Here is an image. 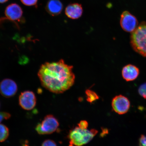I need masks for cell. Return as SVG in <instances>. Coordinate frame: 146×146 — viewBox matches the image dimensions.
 Listing matches in <instances>:
<instances>
[{
	"instance_id": "1",
	"label": "cell",
	"mask_w": 146,
	"mask_h": 146,
	"mask_svg": "<svg viewBox=\"0 0 146 146\" xmlns=\"http://www.w3.org/2000/svg\"><path fill=\"white\" fill-rule=\"evenodd\" d=\"M73 66L68 65L63 59L42 65L38 76L42 86L50 92L61 94L68 90L74 83L75 76Z\"/></svg>"
},
{
	"instance_id": "2",
	"label": "cell",
	"mask_w": 146,
	"mask_h": 146,
	"mask_svg": "<svg viewBox=\"0 0 146 146\" xmlns=\"http://www.w3.org/2000/svg\"><path fill=\"white\" fill-rule=\"evenodd\" d=\"M131 46L135 51L146 57V23L142 22L130 36Z\"/></svg>"
},
{
	"instance_id": "3",
	"label": "cell",
	"mask_w": 146,
	"mask_h": 146,
	"mask_svg": "<svg viewBox=\"0 0 146 146\" xmlns=\"http://www.w3.org/2000/svg\"><path fill=\"white\" fill-rule=\"evenodd\" d=\"M98 132L96 129L89 130L76 127L69 133L70 146H82L85 145L90 141Z\"/></svg>"
},
{
	"instance_id": "4",
	"label": "cell",
	"mask_w": 146,
	"mask_h": 146,
	"mask_svg": "<svg viewBox=\"0 0 146 146\" xmlns=\"http://www.w3.org/2000/svg\"><path fill=\"white\" fill-rule=\"evenodd\" d=\"M59 125L57 119L52 115H48L41 123H38L35 129L40 135L50 134L55 132Z\"/></svg>"
},
{
	"instance_id": "5",
	"label": "cell",
	"mask_w": 146,
	"mask_h": 146,
	"mask_svg": "<svg viewBox=\"0 0 146 146\" xmlns=\"http://www.w3.org/2000/svg\"><path fill=\"white\" fill-rule=\"evenodd\" d=\"M120 24L124 31L129 33L134 32L138 26L136 17L127 11L123 12L121 14Z\"/></svg>"
},
{
	"instance_id": "6",
	"label": "cell",
	"mask_w": 146,
	"mask_h": 146,
	"mask_svg": "<svg viewBox=\"0 0 146 146\" xmlns=\"http://www.w3.org/2000/svg\"><path fill=\"white\" fill-rule=\"evenodd\" d=\"M112 106L115 112L118 114H123L129 110L130 107V103L127 97L120 95L115 97L113 98Z\"/></svg>"
},
{
	"instance_id": "7",
	"label": "cell",
	"mask_w": 146,
	"mask_h": 146,
	"mask_svg": "<svg viewBox=\"0 0 146 146\" xmlns=\"http://www.w3.org/2000/svg\"><path fill=\"white\" fill-rule=\"evenodd\" d=\"M19 102L20 106L23 109L26 110H31L36 104L35 95L31 91H24L20 94Z\"/></svg>"
},
{
	"instance_id": "8",
	"label": "cell",
	"mask_w": 146,
	"mask_h": 146,
	"mask_svg": "<svg viewBox=\"0 0 146 146\" xmlns=\"http://www.w3.org/2000/svg\"><path fill=\"white\" fill-rule=\"evenodd\" d=\"M17 90V84L11 79L6 78L0 83V93L5 98H10L15 95Z\"/></svg>"
},
{
	"instance_id": "9",
	"label": "cell",
	"mask_w": 146,
	"mask_h": 146,
	"mask_svg": "<svg viewBox=\"0 0 146 146\" xmlns=\"http://www.w3.org/2000/svg\"><path fill=\"white\" fill-rule=\"evenodd\" d=\"M5 16L10 21L19 22L22 20L23 11L20 5L15 3L9 5L5 8Z\"/></svg>"
},
{
	"instance_id": "10",
	"label": "cell",
	"mask_w": 146,
	"mask_h": 146,
	"mask_svg": "<svg viewBox=\"0 0 146 146\" xmlns=\"http://www.w3.org/2000/svg\"><path fill=\"white\" fill-rule=\"evenodd\" d=\"M139 70L134 65L128 64L122 69V76L126 81H132L136 80L139 74Z\"/></svg>"
},
{
	"instance_id": "11",
	"label": "cell",
	"mask_w": 146,
	"mask_h": 146,
	"mask_svg": "<svg viewBox=\"0 0 146 146\" xmlns=\"http://www.w3.org/2000/svg\"><path fill=\"white\" fill-rule=\"evenodd\" d=\"M83 12L81 5L78 3L68 5L65 10V13L67 17L73 19H77L81 17Z\"/></svg>"
},
{
	"instance_id": "12",
	"label": "cell",
	"mask_w": 146,
	"mask_h": 146,
	"mask_svg": "<svg viewBox=\"0 0 146 146\" xmlns=\"http://www.w3.org/2000/svg\"><path fill=\"white\" fill-rule=\"evenodd\" d=\"M46 10L50 15L56 16L61 13L63 9V5L60 0H48Z\"/></svg>"
},
{
	"instance_id": "13",
	"label": "cell",
	"mask_w": 146,
	"mask_h": 146,
	"mask_svg": "<svg viewBox=\"0 0 146 146\" xmlns=\"http://www.w3.org/2000/svg\"><path fill=\"white\" fill-rule=\"evenodd\" d=\"M9 135L8 128L6 125L0 124V142L5 141L8 138Z\"/></svg>"
},
{
	"instance_id": "14",
	"label": "cell",
	"mask_w": 146,
	"mask_h": 146,
	"mask_svg": "<svg viewBox=\"0 0 146 146\" xmlns=\"http://www.w3.org/2000/svg\"><path fill=\"white\" fill-rule=\"evenodd\" d=\"M86 94L87 95V101L90 103H92L99 98L98 95L92 91L87 90L86 91Z\"/></svg>"
},
{
	"instance_id": "15",
	"label": "cell",
	"mask_w": 146,
	"mask_h": 146,
	"mask_svg": "<svg viewBox=\"0 0 146 146\" xmlns=\"http://www.w3.org/2000/svg\"><path fill=\"white\" fill-rule=\"evenodd\" d=\"M138 92L142 97L146 99V82L140 86L138 88Z\"/></svg>"
},
{
	"instance_id": "16",
	"label": "cell",
	"mask_w": 146,
	"mask_h": 146,
	"mask_svg": "<svg viewBox=\"0 0 146 146\" xmlns=\"http://www.w3.org/2000/svg\"><path fill=\"white\" fill-rule=\"evenodd\" d=\"M23 4L28 6H34L37 4L38 0H21Z\"/></svg>"
},
{
	"instance_id": "17",
	"label": "cell",
	"mask_w": 146,
	"mask_h": 146,
	"mask_svg": "<svg viewBox=\"0 0 146 146\" xmlns=\"http://www.w3.org/2000/svg\"><path fill=\"white\" fill-rule=\"evenodd\" d=\"M10 113L6 112H0V123L4 119H8L11 117Z\"/></svg>"
},
{
	"instance_id": "18",
	"label": "cell",
	"mask_w": 146,
	"mask_h": 146,
	"mask_svg": "<svg viewBox=\"0 0 146 146\" xmlns=\"http://www.w3.org/2000/svg\"><path fill=\"white\" fill-rule=\"evenodd\" d=\"M41 146H57V145L53 140L47 139L43 142Z\"/></svg>"
},
{
	"instance_id": "19",
	"label": "cell",
	"mask_w": 146,
	"mask_h": 146,
	"mask_svg": "<svg viewBox=\"0 0 146 146\" xmlns=\"http://www.w3.org/2000/svg\"><path fill=\"white\" fill-rule=\"evenodd\" d=\"M139 146H146V136L141 135L139 141Z\"/></svg>"
},
{
	"instance_id": "20",
	"label": "cell",
	"mask_w": 146,
	"mask_h": 146,
	"mask_svg": "<svg viewBox=\"0 0 146 146\" xmlns=\"http://www.w3.org/2000/svg\"><path fill=\"white\" fill-rule=\"evenodd\" d=\"M88 125V123L85 120H82L78 124V127L82 129H87Z\"/></svg>"
},
{
	"instance_id": "21",
	"label": "cell",
	"mask_w": 146,
	"mask_h": 146,
	"mask_svg": "<svg viewBox=\"0 0 146 146\" xmlns=\"http://www.w3.org/2000/svg\"><path fill=\"white\" fill-rule=\"evenodd\" d=\"M9 0H0V3H6Z\"/></svg>"
}]
</instances>
